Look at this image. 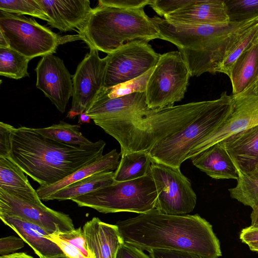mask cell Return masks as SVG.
<instances>
[{
  "label": "cell",
  "mask_w": 258,
  "mask_h": 258,
  "mask_svg": "<svg viewBox=\"0 0 258 258\" xmlns=\"http://www.w3.org/2000/svg\"><path fill=\"white\" fill-rule=\"evenodd\" d=\"M160 54L148 41L127 42L108 54L104 88H109L136 79L156 66Z\"/></svg>",
  "instance_id": "11"
},
{
  "label": "cell",
  "mask_w": 258,
  "mask_h": 258,
  "mask_svg": "<svg viewBox=\"0 0 258 258\" xmlns=\"http://www.w3.org/2000/svg\"><path fill=\"white\" fill-rule=\"evenodd\" d=\"M115 258H151L143 250L123 242L118 248Z\"/></svg>",
  "instance_id": "40"
},
{
  "label": "cell",
  "mask_w": 258,
  "mask_h": 258,
  "mask_svg": "<svg viewBox=\"0 0 258 258\" xmlns=\"http://www.w3.org/2000/svg\"><path fill=\"white\" fill-rule=\"evenodd\" d=\"M158 192L151 172L134 180L117 182L72 201L79 207L104 214L121 212L138 214L155 208Z\"/></svg>",
  "instance_id": "7"
},
{
  "label": "cell",
  "mask_w": 258,
  "mask_h": 258,
  "mask_svg": "<svg viewBox=\"0 0 258 258\" xmlns=\"http://www.w3.org/2000/svg\"><path fill=\"white\" fill-rule=\"evenodd\" d=\"M91 118V117L87 115L85 112L82 113L79 115L78 123L80 124L82 123H89L90 122Z\"/></svg>",
  "instance_id": "45"
},
{
  "label": "cell",
  "mask_w": 258,
  "mask_h": 258,
  "mask_svg": "<svg viewBox=\"0 0 258 258\" xmlns=\"http://www.w3.org/2000/svg\"><path fill=\"white\" fill-rule=\"evenodd\" d=\"M78 33L89 48L107 54L131 41L160 39L143 8L124 9L100 4L92 9Z\"/></svg>",
  "instance_id": "5"
},
{
  "label": "cell",
  "mask_w": 258,
  "mask_h": 258,
  "mask_svg": "<svg viewBox=\"0 0 258 258\" xmlns=\"http://www.w3.org/2000/svg\"><path fill=\"white\" fill-rule=\"evenodd\" d=\"M46 237L57 244L68 257L95 258L88 247L86 235L81 227L66 232H55Z\"/></svg>",
  "instance_id": "27"
},
{
  "label": "cell",
  "mask_w": 258,
  "mask_h": 258,
  "mask_svg": "<svg viewBox=\"0 0 258 258\" xmlns=\"http://www.w3.org/2000/svg\"><path fill=\"white\" fill-rule=\"evenodd\" d=\"M239 238L243 243L247 245L258 243V227L250 225L242 229Z\"/></svg>",
  "instance_id": "41"
},
{
  "label": "cell",
  "mask_w": 258,
  "mask_h": 258,
  "mask_svg": "<svg viewBox=\"0 0 258 258\" xmlns=\"http://www.w3.org/2000/svg\"><path fill=\"white\" fill-rule=\"evenodd\" d=\"M209 101L147 109L125 121L93 120L113 137L121 151H149L162 139L181 131L206 108Z\"/></svg>",
  "instance_id": "4"
},
{
  "label": "cell",
  "mask_w": 258,
  "mask_h": 258,
  "mask_svg": "<svg viewBox=\"0 0 258 258\" xmlns=\"http://www.w3.org/2000/svg\"><path fill=\"white\" fill-rule=\"evenodd\" d=\"M230 22L242 23L258 18V0H224Z\"/></svg>",
  "instance_id": "33"
},
{
  "label": "cell",
  "mask_w": 258,
  "mask_h": 258,
  "mask_svg": "<svg viewBox=\"0 0 258 258\" xmlns=\"http://www.w3.org/2000/svg\"><path fill=\"white\" fill-rule=\"evenodd\" d=\"M114 172L103 171L92 174L54 192L44 201L72 200L79 196L112 184L114 181Z\"/></svg>",
  "instance_id": "25"
},
{
  "label": "cell",
  "mask_w": 258,
  "mask_h": 258,
  "mask_svg": "<svg viewBox=\"0 0 258 258\" xmlns=\"http://www.w3.org/2000/svg\"><path fill=\"white\" fill-rule=\"evenodd\" d=\"M0 48H10L7 39L1 32H0Z\"/></svg>",
  "instance_id": "46"
},
{
  "label": "cell",
  "mask_w": 258,
  "mask_h": 258,
  "mask_svg": "<svg viewBox=\"0 0 258 258\" xmlns=\"http://www.w3.org/2000/svg\"><path fill=\"white\" fill-rule=\"evenodd\" d=\"M107 56L101 58L98 50L90 48L72 77V106L67 117L74 118L86 112L104 88Z\"/></svg>",
  "instance_id": "12"
},
{
  "label": "cell",
  "mask_w": 258,
  "mask_h": 258,
  "mask_svg": "<svg viewBox=\"0 0 258 258\" xmlns=\"http://www.w3.org/2000/svg\"><path fill=\"white\" fill-rule=\"evenodd\" d=\"M219 143L232 159L239 176L253 175L258 163V125Z\"/></svg>",
  "instance_id": "18"
},
{
  "label": "cell",
  "mask_w": 258,
  "mask_h": 258,
  "mask_svg": "<svg viewBox=\"0 0 258 258\" xmlns=\"http://www.w3.org/2000/svg\"><path fill=\"white\" fill-rule=\"evenodd\" d=\"M192 164L216 179H236L238 173L232 159L220 143L190 158Z\"/></svg>",
  "instance_id": "21"
},
{
  "label": "cell",
  "mask_w": 258,
  "mask_h": 258,
  "mask_svg": "<svg viewBox=\"0 0 258 258\" xmlns=\"http://www.w3.org/2000/svg\"><path fill=\"white\" fill-rule=\"evenodd\" d=\"M232 95L226 91L210 100L206 108L181 131L158 142L148 152L152 160L180 168L191 152L227 118L233 107Z\"/></svg>",
  "instance_id": "6"
},
{
  "label": "cell",
  "mask_w": 258,
  "mask_h": 258,
  "mask_svg": "<svg viewBox=\"0 0 258 258\" xmlns=\"http://www.w3.org/2000/svg\"><path fill=\"white\" fill-rule=\"evenodd\" d=\"M0 32L10 48L32 59L55 52L61 37L34 19L0 11Z\"/></svg>",
  "instance_id": "9"
},
{
  "label": "cell",
  "mask_w": 258,
  "mask_h": 258,
  "mask_svg": "<svg viewBox=\"0 0 258 258\" xmlns=\"http://www.w3.org/2000/svg\"><path fill=\"white\" fill-rule=\"evenodd\" d=\"M252 176H258V163L257 164V166H256V168L255 170V172H254L253 175Z\"/></svg>",
  "instance_id": "49"
},
{
  "label": "cell",
  "mask_w": 258,
  "mask_h": 258,
  "mask_svg": "<svg viewBox=\"0 0 258 258\" xmlns=\"http://www.w3.org/2000/svg\"><path fill=\"white\" fill-rule=\"evenodd\" d=\"M251 226L258 227V207L252 209L250 214Z\"/></svg>",
  "instance_id": "44"
},
{
  "label": "cell",
  "mask_w": 258,
  "mask_h": 258,
  "mask_svg": "<svg viewBox=\"0 0 258 258\" xmlns=\"http://www.w3.org/2000/svg\"><path fill=\"white\" fill-rule=\"evenodd\" d=\"M24 173L11 158L0 157V189L26 200L42 202Z\"/></svg>",
  "instance_id": "24"
},
{
  "label": "cell",
  "mask_w": 258,
  "mask_h": 258,
  "mask_svg": "<svg viewBox=\"0 0 258 258\" xmlns=\"http://www.w3.org/2000/svg\"><path fill=\"white\" fill-rule=\"evenodd\" d=\"M56 258H70L69 257H68L67 256H63V257H56Z\"/></svg>",
  "instance_id": "50"
},
{
  "label": "cell",
  "mask_w": 258,
  "mask_h": 258,
  "mask_svg": "<svg viewBox=\"0 0 258 258\" xmlns=\"http://www.w3.org/2000/svg\"><path fill=\"white\" fill-rule=\"evenodd\" d=\"M102 140L92 145L66 144L43 137L35 128L20 126L12 135L10 158L40 186L56 183L103 155Z\"/></svg>",
  "instance_id": "2"
},
{
  "label": "cell",
  "mask_w": 258,
  "mask_h": 258,
  "mask_svg": "<svg viewBox=\"0 0 258 258\" xmlns=\"http://www.w3.org/2000/svg\"><path fill=\"white\" fill-rule=\"evenodd\" d=\"M251 251H258V243H253L247 245Z\"/></svg>",
  "instance_id": "47"
},
{
  "label": "cell",
  "mask_w": 258,
  "mask_h": 258,
  "mask_svg": "<svg viewBox=\"0 0 258 258\" xmlns=\"http://www.w3.org/2000/svg\"><path fill=\"white\" fill-rule=\"evenodd\" d=\"M0 258H34L25 252L14 253L8 255L1 256Z\"/></svg>",
  "instance_id": "43"
},
{
  "label": "cell",
  "mask_w": 258,
  "mask_h": 258,
  "mask_svg": "<svg viewBox=\"0 0 258 258\" xmlns=\"http://www.w3.org/2000/svg\"><path fill=\"white\" fill-rule=\"evenodd\" d=\"M155 67L136 79L109 88H103L97 97L112 99L135 93L145 92L147 83Z\"/></svg>",
  "instance_id": "32"
},
{
  "label": "cell",
  "mask_w": 258,
  "mask_h": 258,
  "mask_svg": "<svg viewBox=\"0 0 258 258\" xmlns=\"http://www.w3.org/2000/svg\"><path fill=\"white\" fill-rule=\"evenodd\" d=\"M35 71L36 87L61 113H63L73 96L72 76L63 61L53 54L42 56Z\"/></svg>",
  "instance_id": "15"
},
{
  "label": "cell",
  "mask_w": 258,
  "mask_h": 258,
  "mask_svg": "<svg viewBox=\"0 0 258 258\" xmlns=\"http://www.w3.org/2000/svg\"><path fill=\"white\" fill-rule=\"evenodd\" d=\"M49 18L52 28L66 32L77 30L84 23L92 8L89 0H37Z\"/></svg>",
  "instance_id": "17"
},
{
  "label": "cell",
  "mask_w": 258,
  "mask_h": 258,
  "mask_svg": "<svg viewBox=\"0 0 258 258\" xmlns=\"http://www.w3.org/2000/svg\"><path fill=\"white\" fill-rule=\"evenodd\" d=\"M160 39L178 48L190 77L218 72L232 45L258 18L242 23L225 25H188L170 22L159 17L150 18Z\"/></svg>",
  "instance_id": "3"
},
{
  "label": "cell",
  "mask_w": 258,
  "mask_h": 258,
  "mask_svg": "<svg viewBox=\"0 0 258 258\" xmlns=\"http://www.w3.org/2000/svg\"><path fill=\"white\" fill-rule=\"evenodd\" d=\"M236 180L228 189L230 196L252 209L258 207V176H239Z\"/></svg>",
  "instance_id": "31"
},
{
  "label": "cell",
  "mask_w": 258,
  "mask_h": 258,
  "mask_svg": "<svg viewBox=\"0 0 258 258\" xmlns=\"http://www.w3.org/2000/svg\"><path fill=\"white\" fill-rule=\"evenodd\" d=\"M258 38V23L247 30L232 45L224 57L219 68L218 72L230 76L231 69L240 55Z\"/></svg>",
  "instance_id": "30"
},
{
  "label": "cell",
  "mask_w": 258,
  "mask_h": 258,
  "mask_svg": "<svg viewBox=\"0 0 258 258\" xmlns=\"http://www.w3.org/2000/svg\"><path fill=\"white\" fill-rule=\"evenodd\" d=\"M189 77L188 69L178 50L161 54L147 85L148 107L156 109L173 106L184 98Z\"/></svg>",
  "instance_id": "8"
},
{
  "label": "cell",
  "mask_w": 258,
  "mask_h": 258,
  "mask_svg": "<svg viewBox=\"0 0 258 258\" xmlns=\"http://www.w3.org/2000/svg\"><path fill=\"white\" fill-rule=\"evenodd\" d=\"M191 0H151L149 6L159 16H165L184 7Z\"/></svg>",
  "instance_id": "35"
},
{
  "label": "cell",
  "mask_w": 258,
  "mask_h": 258,
  "mask_svg": "<svg viewBox=\"0 0 258 258\" xmlns=\"http://www.w3.org/2000/svg\"><path fill=\"white\" fill-rule=\"evenodd\" d=\"M188 25H225L230 23L224 0H191L181 9L164 17Z\"/></svg>",
  "instance_id": "19"
},
{
  "label": "cell",
  "mask_w": 258,
  "mask_h": 258,
  "mask_svg": "<svg viewBox=\"0 0 258 258\" xmlns=\"http://www.w3.org/2000/svg\"><path fill=\"white\" fill-rule=\"evenodd\" d=\"M114 179L121 182L136 179L151 172L152 158L148 151H121Z\"/></svg>",
  "instance_id": "26"
},
{
  "label": "cell",
  "mask_w": 258,
  "mask_h": 258,
  "mask_svg": "<svg viewBox=\"0 0 258 258\" xmlns=\"http://www.w3.org/2000/svg\"><path fill=\"white\" fill-rule=\"evenodd\" d=\"M24 241L21 237L10 236L0 239V255L14 253V252L25 246Z\"/></svg>",
  "instance_id": "37"
},
{
  "label": "cell",
  "mask_w": 258,
  "mask_h": 258,
  "mask_svg": "<svg viewBox=\"0 0 258 258\" xmlns=\"http://www.w3.org/2000/svg\"><path fill=\"white\" fill-rule=\"evenodd\" d=\"M115 225L123 242L142 250H182L203 258L222 255L212 226L198 214L167 215L155 208Z\"/></svg>",
  "instance_id": "1"
},
{
  "label": "cell",
  "mask_w": 258,
  "mask_h": 258,
  "mask_svg": "<svg viewBox=\"0 0 258 258\" xmlns=\"http://www.w3.org/2000/svg\"><path fill=\"white\" fill-rule=\"evenodd\" d=\"M30 60L11 48H0V75L14 79L29 77Z\"/></svg>",
  "instance_id": "29"
},
{
  "label": "cell",
  "mask_w": 258,
  "mask_h": 258,
  "mask_svg": "<svg viewBox=\"0 0 258 258\" xmlns=\"http://www.w3.org/2000/svg\"><path fill=\"white\" fill-rule=\"evenodd\" d=\"M148 108L145 92H137L112 99L97 97L85 113L93 120L116 122L131 119Z\"/></svg>",
  "instance_id": "16"
},
{
  "label": "cell",
  "mask_w": 258,
  "mask_h": 258,
  "mask_svg": "<svg viewBox=\"0 0 258 258\" xmlns=\"http://www.w3.org/2000/svg\"><path fill=\"white\" fill-rule=\"evenodd\" d=\"M229 77L233 95L255 87L258 82V38L237 58Z\"/></svg>",
  "instance_id": "22"
},
{
  "label": "cell",
  "mask_w": 258,
  "mask_h": 258,
  "mask_svg": "<svg viewBox=\"0 0 258 258\" xmlns=\"http://www.w3.org/2000/svg\"><path fill=\"white\" fill-rule=\"evenodd\" d=\"M151 170L158 192L155 209L171 215H187L193 211L197 196L180 168L152 160Z\"/></svg>",
  "instance_id": "10"
},
{
  "label": "cell",
  "mask_w": 258,
  "mask_h": 258,
  "mask_svg": "<svg viewBox=\"0 0 258 258\" xmlns=\"http://www.w3.org/2000/svg\"><path fill=\"white\" fill-rule=\"evenodd\" d=\"M80 127V124H71L61 120L58 124L35 130L43 137L62 143L80 146L92 145L94 142L83 136Z\"/></svg>",
  "instance_id": "28"
},
{
  "label": "cell",
  "mask_w": 258,
  "mask_h": 258,
  "mask_svg": "<svg viewBox=\"0 0 258 258\" xmlns=\"http://www.w3.org/2000/svg\"><path fill=\"white\" fill-rule=\"evenodd\" d=\"M151 0H99L98 4L124 9L144 8Z\"/></svg>",
  "instance_id": "38"
},
{
  "label": "cell",
  "mask_w": 258,
  "mask_h": 258,
  "mask_svg": "<svg viewBox=\"0 0 258 258\" xmlns=\"http://www.w3.org/2000/svg\"><path fill=\"white\" fill-rule=\"evenodd\" d=\"M0 11L20 15H28L47 22L49 21L37 0H1Z\"/></svg>",
  "instance_id": "34"
},
{
  "label": "cell",
  "mask_w": 258,
  "mask_h": 258,
  "mask_svg": "<svg viewBox=\"0 0 258 258\" xmlns=\"http://www.w3.org/2000/svg\"><path fill=\"white\" fill-rule=\"evenodd\" d=\"M15 128L11 124L0 122V157L10 158L12 135Z\"/></svg>",
  "instance_id": "36"
},
{
  "label": "cell",
  "mask_w": 258,
  "mask_h": 258,
  "mask_svg": "<svg viewBox=\"0 0 258 258\" xmlns=\"http://www.w3.org/2000/svg\"><path fill=\"white\" fill-rule=\"evenodd\" d=\"M232 96L233 107L229 116L191 152L190 159L215 144L258 125V94L249 89Z\"/></svg>",
  "instance_id": "14"
},
{
  "label": "cell",
  "mask_w": 258,
  "mask_h": 258,
  "mask_svg": "<svg viewBox=\"0 0 258 258\" xmlns=\"http://www.w3.org/2000/svg\"><path fill=\"white\" fill-rule=\"evenodd\" d=\"M120 157V153H118L116 149H113L63 179L49 185L39 186L36 190L37 195L41 200L44 201L54 192L92 174L100 172L113 171L117 169Z\"/></svg>",
  "instance_id": "23"
},
{
  "label": "cell",
  "mask_w": 258,
  "mask_h": 258,
  "mask_svg": "<svg viewBox=\"0 0 258 258\" xmlns=\"http://www.w3.org/2000/svg\"><path fill=\"white\" fill-rule=\"evenodd\" d=\"M0 218L33 249L39 258L66 256L57 244L47 238L46 236L50 234L42 227L17 216L0 214Z\"/></svg>",
  "instance_id": "20"
},
{
  "label": "cell",
  "mask_w": 258,
  "mask_h": 258,
  "mask_svg": "<svg viewBox=\"0 0 258 258\" xmlns=\"http://www.w3.org/2000/svg\"><path fill=\"white\" fill-rule=\"evenodd\" d=\"M148 252L151 258H203L196 253L182 250L152 249Z\"/></svg>",
  "instance_id": "39"
},
{
  "label": "cell",
  "mask_w": 258,
  "mask_h": 258,
  "mask_svg": "<svg viewBox=\"0 0 258 258\" xmlns=\"http://www.w3.org/2000/svg\"><path fill=\"white\" fill-rule=\"evenodd\" d=\"M0 214L17 216L42 227L50 234L74 230L68 214L52 210L42 202L20 198L0 189Z\"/></svg>",
  "instance_id": "13"
},
{
  "label": "cell",
  "mask_w": 258,
  "mask_h": 258,
  "mask_svg": "<svg viewBox=\"0 0 258 258\" xmlns=\"http://www.w3.org/2000/svg\"><path fill=\"white\" fill-rule=\"evenodd\" d=\"M83 229L86 235L88 247L95 254V258H104L100 253L96 241L90 231L84 225Z\"/></svg>",
  "instance_id": "42"
},
{
  "label": "cell",
  "mask_w": 258,
  "mask_h": 258,
  "mask_svg": "<svg viewBox=\"0 0 258 258\" xmlns=\"http://www.w3.org/2000/svg\"><path fill=\"white\" fill-rule=\"evenodd\" d=\"M250 89H251L254 93L258 94V82L254 88Z\"/></svg>",
  "instance_id": "48"
}]
</instances>
